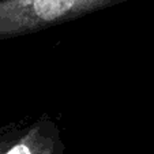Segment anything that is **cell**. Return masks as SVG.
I'll list each match as a JSON object with an SVG mask.
<instances>
[{
    "instance_id": "obj_1",
    "label": "cell",
    "mask_w": 154,
    "mask_h": 154,
    "mask_svg": "<svg viewBox=\"0 0 154 154\" xmlns=\"http://www.w3.org/2000/svg\"><path fill=\"white\" fill-rule=\"evenodd\" d=\"M130 0H0V41L35 34Z\"/></svg>"
},
{
    "instance_id": "obj_2",
    "label": "cell",
    "mask_w": 154,
    "mask_h": 154,
    "mask_svg": "<svg viewBox=\"0 0 154 154\" xmlns=\"http://www.w3.org/2000/svg\"><path fill=\"white\" fill-rule=\"evenodd\" d=\"M63 150L64 143L57 124L51 117L41 116L20 128L0 154H61Z\"/></svg>"
},
{
    "instance_id": "obj_3",
    "label": "cell",
    "mask_w": 154,
    "mask_h": 154,
    "mask_svg": "<svg viewBox=\"0 0 154 154\" xmlns=\"http://www.w3.org/2000/svg\"><path fill=\"white\" fill-rule=\"evenodd\" d=\"M19 130L20 128H17V125H7L6 128L0 131V151L7 147V145L18 135Z\"/></svg>"
}]
</instances>
